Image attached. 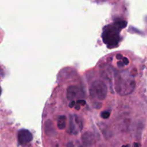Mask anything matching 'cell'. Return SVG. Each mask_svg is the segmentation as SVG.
Listing matches in <instances>:
<instances>
[{
  "label": "cell",
  "mask_w": 147,
  "mask_h": 147,
  "mask_svg": "<svg viewBox=\"0 0 147 147\" xmlns=\"http://www.w3.org/2000/svg\"><path fill=\"white\" fill-rule=\"evenodd\" d=\"M32 139V136L30 133L25 132V133H20V136H19V141L20 144H27V143L30 142Z\"/></svg>",
  "instance_id": "6da1fadb"
},
{
  "label": "cell",
  "mask_w": 147,
  "mask_h": 147,
  "mask_svg": "<svg viewBox=\"0 0 147 147\" xmlns=\"http://www.w3.org/2000/svg\"><path fill=\"white\" fill-rule=\"evenodd\" d=\"M122 147H129V145H127V146H122Z\"/></svg>",
  "instance_id": "7a4b0ae2"
}]
</instances>
